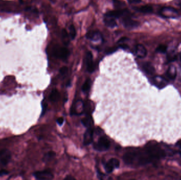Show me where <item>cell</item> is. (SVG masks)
Listing matches in <instances>:
<instances>
[{"label": "cell", "mask_w": 181, "mask_h": 180, "mask_svg": "<svg viewBox=\"0 0 181 180\" xmlns=\"http://www.w3.org/2000/svg\"><path fill=\"white\" fill-rule=\"evenodd\" d=\"M124 162L130 166H143L155 161L151 153L145 146L143 149L128 151L124 154Z\"/></svg>", "instance_id": "1"}, {"label": "cell", "mask_w": 181, "mask_h": 180, "mask_svg": "<svg viewBox=\"0 0 181 180\" xmlns=\"http://www.w3.org/2000/svg\"><path fill=\"white\" fill-rule=\"evenodd\" d=\"M113 1H117V0H113Z\"/></svg>", "instance_id": "37"}, {"label": "cell", "mask_w": 181, "mask_h": 180, "mask_svg": "<svg viewBox=\"0 0 181 180\" xmlns=\"http://www.w3.org/2000/svg\"><path fill=\"white\" fill-rule=\"evenodd\" d=\"M8 173V171H6V170H1V171H0V177L6 175Z\"/></svg>", "instance_id": "33"}, {"label": "cell", "mask_w": 181, "mask_h": 180, "mask_svg": "<svg viewBox=\"0 0 181 180\" xmlns=\"http://www.w3.org/2000/svg\"><path fill=\"white\" fill-rule=\"evenodd\" d=\"M121 48H123L124 49H126L128 48V47L126 44H121L120 46Z\"/></svg>", "instance_id": "35"}, {"label": "cell", "mask_w": 181, "mask_h": 180, "mask_svg": "<svg viewBox=\"0 0 181 180\" xmlns=\"http://www.w3.org/2000/svg\"><path fill=\"white\" fill-rule=\"evenodd\" d=\"M167 49V46L164 45V44H161L157 47L156 51V52H159V53H164L166 52Z\"/></svg>", "instance_id": "26"}, {"label": "cell", "mask_w": 181, "mask_h": 180, "mask_svg": "<svg viewBox=\"0 0 181 180\" xmlns=\"http://www.w3.org/2000/svg\"><path fill=\"white\" fill-rule=\"evenodd\" d=\"M86 38L93 41H98L102 39L101 34L97 31H90L86 34Z\"/></svg>", "instance_id": "13"}, {"label": "cell", "mask_w": 181, "mask_h": 180, "mask_svg": "<svg viewBox=\"0 0 181 180\" xmlns=\"http://www.w3.org/2000/svg\"><path fill=\"white\" fill-rule=\"evenodd\" d=\"M142 69L146 73L149 75H153L155 72V69L154 66L150 62H145L142 64Z\"/></svg>", "instance_id": "14"}, {"label": "cell", "mask_w": 181, "mask_h": 180, "mask_svg": "<svg viewBox=\"0 0 181 180\" xmlns=\"http://www.w3.org/2000/svg\"><path fill=\"white\" fill-rule=\"evenodd\" d=\"M84 111V104L81 101H78L76 103L74 108V112L76 114H81Z\"/></svg>", "instance_id": "19"}, {"label": "cell", "mask_w": 181, "mask_h": 180, "mask_svg": "<svg viewBox=\"0 0 181 180\" xmlns=\"http://www.w3.org/2000/svg\"><path fill=\"white\" fill-rule=\"evenodd\" d=\"M104 22L106 25L110 28H113L117 26V22L114 18L106 16L104 20Z\"/></svg>", "instance_id": "18"}, {"label": "cell", "mask_w": 181, "mask_h": 180, "mask_svg": "<svg viewBox=\"0 0 181 180\" xmlns=\"http://www.w3.org/2000/svg\"><path fill=\"white\" fill-rule=\"evenodd\" d=\"M135 53L137 57L139 58H144L147 55V51L144 46L139 44L135 47Z\"/></svg>", "instance_id": "11"}, {"label": "cell", "mask_w": 181, "mask_h": 180, "mask_svg": "<svg viewBox=\"0 0 181 180\" xmlns=\"http://www.w3.org/2000/svg\"><path fill=\"white\" fill-rule=\"evenodd\" d=\"M137 10L139 11V12L143 13H149L152 12L153 11L152 7L149 5L142 6L138 8H137Z\"/></svg>", "instance_id": "22"}, {"label": "cell", "mask_w": 181, "mask_h": 180, "mask_svg": "<svg viewBox=\"0 0 181 180\" xmlns=\"http://www.w3.org/2000/svg\"><path fill=\"white\" fill-rule=\"evenodd\" d=\"M70 37V36L67 33V31L65 29H63L61 31V38H62V41L65 45L67 46L69 44Z\"/></svg>", "instance_id": "21"}, {"label": "cell", "mask_w": 181, "mask_h": 180, "mask_svg": "<svg viewBox=\"0 0 181 180\" xmlns=\"http://www.w3.org/2000/svg\"><path fill=\"white\" fill-rule=\"evenodd\" d=\"M124 12V11H119V10L111 11L106 13V16L114 18H118L121 16H122Z\"/></svg>", "instance_id": "17"}, {"label": "cell", "mask_w": 181, "mask_h": 180, "mask_svg": "<svg viewBox=\"0 0 181 180\" xmlns=\"http://www.w3.org/2000/svg\"><path fill=\"white\" fill-rule=\"evenodd\" d=\"M56 156V153L54 152H49L47 154H46L45 155L44 157V161L45 162H48L50 160H51V159H53L55 156Z\"/></svg>", "instance_id": "24"}, {"label": "cell", "mask_w": 181, "mask_h": 180, "mask_svg": "<svg viewBox=\"0 0 181 180\" xmlns=\"http://www.w3.org/2000/svg\"><path fill=\"white\" fill-rule=\"evenodd\" d=\"M128 2L130 3H139L141 2V0H128Z\"/></svg>", "instance_id": "31"}, {"label": "cell", "mask_w": 181, "mask_h": 180, "mask_svg": "<svg viewBox=\"0 0 181 180\" xmlns=\"http://www.w3.org/2000/svg\"><path fill=\"white\" fill-rule=\"evenodd\" d=\"M152 83L159 88H163L167 85V81L162 77L156 76L153 79Z\"/></svg>", "instance_id": "9"}, {"label": "cell", "mask_w": 181, "mask_h": 180, "mask_svg": "<svg viewBox=\"0 0 181 180\" xmlns=\"http://www.w3.org/2000/svg\"><path fill=\"white\" fill-rule=\"evenodd\" d=\"M67 71H68V68L66 67H63L60 68V70H59V73L61 75H64L67 73Z\"/></svg>", "instance_id": "29"}, {"label": "cell", "mask_w": 181, "mask_h": 180, "mask_svg": "<svg viewBox=\"0 0 181 180\" xmlns=\"http://www.w3.org/2000/svg\"><path fill=\"white\" fill-rule=\"evenodd\" d=\"M42 113L41 115V117L43 116L45 114L47 108V104L46 103L45 101H43L42 103Z\"/></svg>", "instance_id": "27"}, {"label": "cell", "mask_w": 181, "mask_h": 180, "mask_svg": "<svg viewBox=\"0 0 181 180\" xmlns=\"http://www.w3.org/2000/svg\"><path fill=\"white\" fill-rule=\"evenodd\" d=\"M70 52L66 48L56 47L54 49V55L55 57L61 60H66L68 58Z\"/></svg>", "instance_id": "3"}, {"label": "cell", "mask_w": 181, "mask_h": 180, "mask_svg": "<svg viewBox=\"0 0 181 180\" xmlns=\"http://www.w3.org/2000/svg\"><path fill=\"white\" fill-rule=\"evenodd\" d=\"M64 119L63 117H59L57 120V122L59 125H61L63 124Z\"/></svg>", "instance_id": "30"}, {"label": "cell", "mask_w": 181, "mask_h": 180, "mask_svg": "<svg viewBox=\"0 0 181 180\" xmlns=\"http://www.w3.org/2000/svg\"><path fill=\"white\" fill-rule=\"evenodd\" d=\"M180 61L181 62V52L180 53Z\"/></svg>", "instance_id": "36"}, {"label": "cell", "mask_w": 181, "mask_h": 180, "mask_svg": "<svg viewBox=\"0 0 181 180\" xmlns=\"http://www.w3.org/2000/svg\"><path fill=\"white\" fill-rule=\"evenodd\" d=\"M110 146V141L105 137H101L97 143L94 144V148L99 151H106L109 149Z\"/></svg>", "instance_id": "2"}, {"label": "cell", "mask_w": 181, "mask_h": 180, "mask_svg": "<svg viewBox=\"0 0 181 180\" xmlns=\"http://www.w3.org/2000/svg\"><path fill=\"white\" fill-rule=\"evenodd\" d=\"M59 98V93L56 89H54L52 90L50 96H49V99L51 101L53 102H56L58 100Z\"/></svg>", "instance_id": "20"}, {"label": "cell", "mask_w": 181, "mask_h": 180, "mask_svg": "<svg viewBox=\"0 0 181 180\" xmlns=\"http://www.w3.org/2000/svg\"><path fill=\"white\" fill-rule=\"evenodd\" d=\"M34 177L38 180H51L53 179L54 176L50 171H38L33 174Z\"/></svg>", "instance_id": "6"}, {"label": "cell", "mask_w": 181, "mask_h": 180, "mask_svg": "<svg viewBox=\"0 0 181 180\" xmlns=\"http://www.w3.org/2000/svg\"><path fill=\"white\" fill-rule=\"evenodd\" d=\"M91 86V80L90 79L86 80L84 84L82 86V90L84 92H86L89 91Z\"/></svg>", "instance_id": "23"}, {"label": "cell", "mask_w": 181, "mask_h": 180, "mask_svg": "<svg viewBox=\"0 0 181 180\" xmlns=\"http://www.w3.org/2000/svg\"><path fill=\"white\" fill-rule=\"evenodd\" d=\"M11 159V154L9 150L4 149L0 151V163L3 165H6Z\"/></svg>", "instance_id": "7"}, {"label": "cell", "mask_w": 181, "mask_h": 180, "mask_svg": "<svg viewBox=\"0 0 181 180\" xmlns=\"http://www.w3.org/2000/svg\"><path fill=\"white\" fill-rule=\"evenodd\" d=\"M178 13L177 10L172 7H164L162 9L160 12V14L166 18H169L173 14H177Z\"/></svg>", "instance_id": "12"}, {"label": "cell", "mask_w": 181, "mask_h": 180, "mask_svg": "<svg viewBox=\"0 0 181 180\" xmlns=\"http://www.w3.org/2000/svg\"><path fill=\"white\" fill-rule=\"evenodd\" d=\"M70 30V37L72 40H74L75 39L76 35L75 28L73 25H71L69 28Z\"/></svg>", "instance_id": "25"}, {"label": "cell", "mask_w": 181, "mask_h": 180, "mask_svg": "<svg viewBox=\"0 0 181 180\" xmlns=\"http://www.w3.org/2000/svg\"><path fill=\"white\" fill-rule=\"evenodd\" d=\"M166 75H167V76L168 77V78H169V79H175V78L176 77V75H177L176 69L175 66H169V68H168V70L166 72Z\"/></svg>", "instance_id": "16"}, {"label": "cell", "mask_w": 181, "mask_h": 180, "mask_svg": "<svg viewBox=\"0 0 181 180\" xmlns=\"http://www.w3.org/2000/svg\"><path fill=\"white\" fill-rule=\"evenodd\" d=\"M86 69L88 72L92 73L95 69V66L93 60V55L91 52H88L86 56Z\"/></svg>", "instance_id": "8"}, {"label": "cell", "mask_w": 181, "mask_h": 180, "mask_svg": "<svg viewBox=\"0 0 181 180\" xmlns=\"http://www.w3.org/2000/svg\"><path fill=\"white\" fill-rule=\"evenodd\" d=\"M120 166L119 161L116 159H111L107 162L104 166V168L108 173L113 172L115 168H118Z\"/></svg>", "instance_id": "5"}, {"label": "cell", "mask_w": 181, "mask_h": 180, "mask_svg": "<svg viewBox=\"0 0 181 180\" xmlns=\"http://www.w3.org/2000/svg\"><path fill=\"white\" fill-rule=\"evenodd\" d=\"M176 59V56L175 55H174L173 53L169 54L167 56V59L169 61H175Z\"/></svg>", "instance_id": "28"}, {"label": "cell", "mask_w": 181, "mask_h": 180, "mask_svg": "<svg viewBox=\"0 0 181 180\" xmlns=\"http://www.w3.org/2000/svg\"><path fill=\"white\" fill-rule=\"evenodd\" d=\"M93 129L92 127L88 128V129L85 132L83 140L84 145H88L92 142L93 139Z\"/></svg>", "instance_id": "10"}, {"label": "cell", "mask_w": 181, "mask_h": 180, "mask_svg": "<svg viewBox=\"0 0 181 180\" xmlns=\"http://www.w3.org/2000/svg\"><path fill=\"white\" fill-rule=\"evenodd\" d=\"M82 123L85 127L87 128H91L93 125V120L90 115H86L82 120Z\"/></svg>", "instance_id": "15"}, {"label": "cell", "mask_w": 181, "mask_h": 180, "mask_svg": "<svg viewBox=\"0 0 181 180\" xmlns=\"http://www.w3.org/2000/svg\"><path fill=\"white\" fill-rule=\"evenodd\" d=\"M65 180H75V179L74 177H72V176H67L65 178Z\"/></svg>", "instance_id": "34"}, {"label": "cell", "mask_w": 181, "mask_h": 180, "mask_svg": "<svg viewBox=\"0 0 181 180\" xmlns=\"http://www.w3.org/2000/svg\"><path fill=\"white\" fill-rule=\"evenodd\" d=\"M177 146L178 147L179 153H180V156H181V140L180 141V142H178V143Z\"/></svg>", "instance_id": "32"}, {"label": "cell", "mask_w": 181, "mask_h": 180, "mask_svg": "<svg viewBox=\"0 0 181 180\" xmlns=\"http://www.w3.org/2000/svg\"><path fill=\"white\" fill-rule=\"evenodd\" d=\"M124 14L125 16L123 19V23L125 27L127 28H133L138 27L139 23L138 22L133 21L131 19L129 13L127 11H126Z\"/></svg>", "instance_id": "4"}]
</instances>
